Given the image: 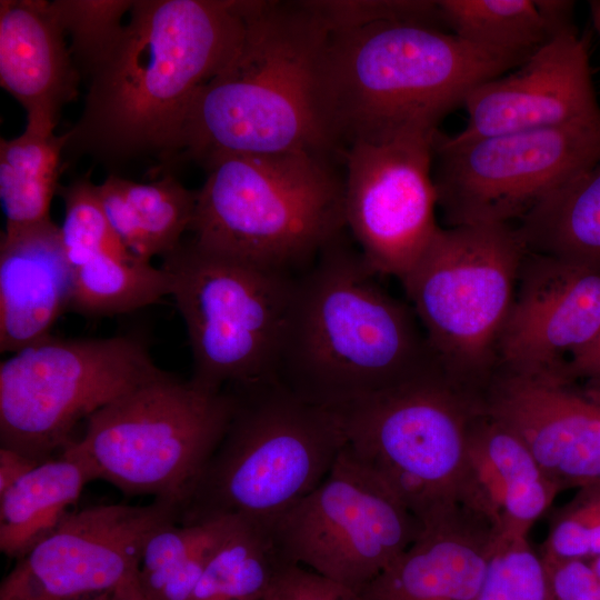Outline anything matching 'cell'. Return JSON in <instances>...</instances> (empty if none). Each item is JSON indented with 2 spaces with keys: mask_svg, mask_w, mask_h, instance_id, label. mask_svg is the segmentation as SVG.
<instances>
[{
  "mask_svg": "<svg viewBox=\"0 0 600 600\" xmlns=\"http://www.w3.org/2000/svg\"><path fill=\"white\" fill-rule=\"evenodd\" d=\"M91 481L89 467L66 449L40 462L0 494V551L22 558L73 511Z\"/></svg>",
  "mask_w": 600,
  "mask_h": 600,
  "instance_id": "cb8c5ba5",
  "label": "cell"
},
{
  "mask_svg": "<svg viewBox=\"0 0 600 600\" xmlns=\"http://www.w3.org/2000/svg\"><path fill=\"white\" fill-rule=\"evenodd\" d=\"M329 33L379 22H411L442 29L437 1H306Z\"/></svg>",
  "mask_w": 600,
  "mask_h": 600,
  "instance_id": "836d02e7",
  "label": "cell"
},
{
  "mask_svg": "<svg viewBox=\"0 0 600 600\" xmlns=\"http://www.w3.org/2000/svg\"><path fill=\"white\" fill-rule=\"evenodd\" d=\"M468 464V508L498 532L528 536L561 491L524 441L484 410L470 429Z\"/></svg>",
  "mask_w": 600,
  "mask_h": 600,
  "instance_id": "7402d4cb",
  "label": "cell"
},
{
  "mask_svg": "<svg viewBox=\"0 0 600 600\" xmlns=\"http://www.w3.org/2000/svg\"><path fill=\"white\" fill-rule=\"evenodd\" d=\"M73 268L52 220L0 238V351L16 353L50 337L70 306Z\"/></svg>",
  "mask_w": 600,
  "mask_h": 600,
  "instance_id": "44dd1931",
  "label": "cell"
},
{
  "mask_svg": "<svg viewBox=\"0 0 600 600\" xmlns=\"http://www.w3.org/2000/svg\"><path fill=\"white\" fill-rule=\"evenodd\" d=\"M542 562L553 600H600V584L588 559H542Z\"/></svg>",
  "mask_w": 600,
  "mask_h": 600,
  "instance_id": "d590c367",
  "label": "cell"
},
{
  "mask_svg": "<svg viewBox=\"0 0 600 600\" xmlns=\"http://www.w3.org/2000/svg\"><path fill=\"white\" fill-rule=\"evenodd\" d=\"M600 156V121L452 142L439 132L432 178L448 227L512 224Z\"/></svg>",
  "mask_w": 600,
  "mask_h": 600,
  "instance_id": "7c38bea8",
  "label": "cell"
},
{
  "mask_svg": "<svg viewBox=\"0 0 600 600\" xmlns=\"http://www.w3.org/2000/svg\"><path fill=\"white\" fill-rule=\"evenodd\" d=\"M343 237L296 277L274 379L337 409L398 386L439 360L411 306L386 291Z\"/></svg>",
  "mask_w": 600,
  "mask_h": 600,
  "instance_id": "7a4b0ae2",
  "label": "cell"
},
{
  "mask_svg": "<svg viewBox=\"0 0 600 600\" xmlns=\"http://www.w3.org/2000/svg\"><path fill=\"white\" fill-rule=\"evenodd\" d=\"M589 9L593 28L600 37V0L589 1Z\"/></svg>",
  "mask_w": 600,
  "mask_h": 600,
  "instance_id": "b9f144b4",
  "label": "cell"
},
{
  "mask_svg": "<svg viewBox=\"0 0 600 600\" xmlns=\"http://www.w3.org/2000/svg\"><path fill=\"white\" fill-rule=\"evenodd\" d=\"M464 128L452 142L600 121L588 43L578 30L559 33L511 71L466 98Z\"/></svg>",
  "mask_w": 600,
  "mask_h": 600,
  "instance_id": "e0dca14e",
  "label": "cell"
},
{
  "mask_svg": "<svg viewBox=\"0 0 600 600\" xmlns=\"http://www.w3.org/2000/svg\"><path fill=\"white\" fill-rule=\"evenodd\" d=\"M40 462L11 448L0 447V494Z\"/></svg>",
  "mask_w": 600,
  "mask_h": 600,
  "instance_id": "f35d334b",
  "label": "cell"
},
{
  "mask_svg": "<svg viewBox=\"0 0 600 600\" xmlns=\"http://www.w3.org/2000/svg\"><path fill=\"white\" fill-rule=\"evenodd\" d=\"M578 388L589 399L600 402V374L583 380V384Z\"/></svg>",
  "mask_w": 600,
  "mask_h": 600,
  "instance_id": "60d3db41",
  "label": "cell"
},
{
  "mask_svg": "<svg viewBox=\"0 0 600 600\" xmlns=\"http://www.w3.org/2000/svg\"><path fill=\"white\" fill-rule=\"evenodd\" d=\"M498 533L470 509L424 526L359 593L364 600H477Z\"/></svg>",
  "mask_w": 600,
  "mask_h": 600,
  "instance_id": "ffe728a7",
  "label": "cell"
},
{
  "mask_svg": "<svg viewBox=\"0 0 600 600\" xmlns=\"http://www.w3.org/2000/svg\"><path fill=\"white\" fill-rule=\"evenodd\" d=\"M600 584V556L591 557L588 559Z\"/></svg>",
  "mask_w": 600,
  "mask_h": 600,
  "instance_id": "7bdbcfd3",
  "label": "cell"
},
{
  "mask_svg": "<svg viewBox=\"0 0 600 600\" xmlns=\"http://www.w3.org/2000/svg\"><path fill=\"white\" fill-rule=\"evenodd\" d=\"M599 332L600 271L527 251L497 344L498 368L568 382L569 358Z\"/></svg>",
  "mask_w": 600,
  "mask_h": 600,
  "instance_id": "2e32d148",
  "label": "cell"
},
{
  "mask_svg": "<svg viewBox=\"0 0 600 600\" xmlns=\"http://www.w3.org/2000/svg\"><path fill=\"white\" fill-rule=\"evenodd\" d=\"M51 1H0V84L27 111L26 129L54 133L82 76Z\"/></svg>",
  "mask_w": 600,
  "mask_h": 600,
  "instance_id": "d6986e66",
  "label": "cell"
},
{
  "mask_svg": "<svg viewBox=\"0 0 600 600\" xmlns=\"http://www.w3.org/2000/svg\"><path fill=\"white\" fill-rule=\"evenodd\" d=\"M284 563L269 527L237 518L190 600H264Z\"/></svg>",
  "mask_w": 600,
  "mask_h": 600,
  "instance_id": "f1b7e54d",
  "label": "cell"
},
{
  "mask_svg": "<svg viewBox=\"0 0 600 600\" xmlns=\"http://www.w3.org/2000/svg\"><path fill=\"white\" fill-rule=\"evenodd\" d=\"M190 230L200 248L292 272L343 237L344 177L306 152L221 153L201 164Z\"/></svg>",
  "mask_w": 600,
  "mask_h": 600,
  "instance_id": "5b68a950",
  "label": "cell"
},
{
  "mask_svg": "<svg viewBox=\"0 0 600 600\" xmlns=\"http://www.w3.org/2000/svg\"><path fill=\"white\" fill-rule=\"evenodd\" d=\"M437 3L442 28L470 44L500 54L526 60L560 33L548 19L541 0H438Z\"/></svg>",
  "mask_w": 600,
  "mask_h": 600,
  "instance_id": "83f0119b",
  "label": "cell"
},
{
  "mask_svg": "<svg viewBox=\"0 0 600 600\" xmlns=\"http://www.w3.org/2000/svg\"><path fill=\"white\" fill-rule=\"evenodd\" d=\"M268 527L286 563L358 592L423 529L346 448L318 487Z\"/></svg>",
  "mask_w": 600,
  "mask_h": 600,
  "instance_id": "4fadbf2b",
  "label": "cell"
},
{
  "mask_svg": "<svg viewBox=\"0 0 600 600\" xmlns=\"http://www.w3.org/2000/svg\"><path fill=\"white\" fill-rule=\"evenodd\" d=\"M264 600H364L346 586L329 580L307 568L284 563Z\"/></svg>",
  "mask_w": 600,
  "mask_h": 600,
  "instance_id": "e575fe53",
  "label": "cell"
},
{
  "mask_svg": "<svg viewBox=\"0 0 600 600\" xmlns=\"http://www.w3.org/2000/svg\"><path fill=\"white\" fill-rule=\"evenodd\" d=\"M58 20L70 38V52L82 78L90 76L118 40L130 12V0L51 1Z\"/></svg>",
  "mask_w": 600,
  "mask_h": 600,
  "instance_id": "1f68e13d",
  "label": "cell"
},
{
  "mask_svg": "<svg viewBox=\"0 0 600 600\" xmlns=\"http://www.w3.org/2000/svg\"><path fill=\"white\" fill-rule=\"evenodd\" d=\"M484 412L516 432L562 489L600 482V402L574 383L497 368Z\"/></svg>",
  "mask_w": 600,
  "mask_h": 600,
  "instance_id": "ac0fdd59",
  "label": "cell"
},
{
  "mask_svg": "<svg viewBox=\"0 0 600 600\" xmlns=\"http://www.w3.org/2000/svg\"><path fill=\"white\" fill-rule=\"evenodd\" d=\"M249 1L134 0L129 21L88 80L64 154L111 173L151 158L172 173L197 91L236 52Z\"/></svg>",
  "mask_w": 600,
  "mask_h": 600,
  "instance_id": "6da1fadb",
  "label": "cell"
},
{
  "mask_svg": "<svg viewBox=\"0 0 600 600\" xmlns=\"http://www.w3.org/2000/svg\"><path fill=\"white\" fill-rule=\"evenodd\" d=\"M177 516L174 503L159 499L73 510L16 560L0 584V600H79L111 592L137 573L150 533Z\"/></svg>",
  "mask_w": 600,
  "mask_h": 600,
  "instance_id": "9a60e30c",
  "label": "cell"
},
{
  "mask_svg": "<svg viewBox=\"0 0 600 600\" xmlns=\"http://www.w3.org/2000/svg\"><path fill=\"white\" fill-rule=\"evenodd\" d=\"M584 521L590 540V558L600 556V482L579 488L569 502Z\"/></svg>",
  "mask_w": 600,
  "mask_h": 600,
  "instance_id": "8d00e7d4",
  "label": "cell"
},
{
  "mask_svg": "<svg viewBox=\"0 0 600 600\" xmlns=\"http://www.w3.org/2000/svg\"><path fill=\"white\" fill-rule=\"evenodd\" d=\"M328 39L306 1H249L236 52L189 107L177 166L221 153L340 156L322 112Z\"/></svg>",
  "mask_w": 600,
  "mask_h": 600,
  "instance_id": "3957f363",
  "label": "cell"
},
{
  "mask_svg": "<svg viewBox=\"0 0 600 600\" xmlns=\"http://www.w3.org/2000/svg\"><path fill=\"white\" fill-rule=\"evenodd\" d=\"M108 600H151L142 590L137 573L120 583L109 594Z\"/></svg>",
  "mask_w": 600,
  "mask_h": 600,
  "instance_id": "ab89813d",
  "label": "cell"
},
{
  "mask_svg": "<svg viewBox=\"0 0 600 600\" xmlns=\"http://www.w3.org/2000/svg\"><path fill=\"white\" fill-rule=\"evenodd\" d=\"M160 267L171 276L187 328L193 383L220 391L274 379L297 276L192 240L162 257Z\"/></svg>",
  "mask_w": 600,
  "mask_h": 600,
  "instance_id": "30bf717a",
  "label": "cell"
},
{
  "mask_svg": "<svg viewBox=\"0 0 600 600\" xmlns=\"http://www.w3.org/2000/svg\"><path fill=\"white\" fill-rule=\"evenodd\" d=\"M229 389L231 419L179 504V523L233 517L268 527L318 487L346 446L336 410L276 379Z\"/></svg>",
  "mask_w": 600,
  "mask_h": 600,
  "instance_id": "8992f818",
  "label": "cell"
},
{
  "mask_svg": "<svg viewBox=\"0 0 600 600\" xmlns=\"http://www.w3.org/2000/svg\"><path fill=\"white\" fill-rule=\"evenodd\" d=\"M109 594H110V592L103 593V594H98V596H94V597L84 598V599H79V600H108Z\"/></svg>",
  "mask_w": 600,
  "mask_h": 600,
  "instance_id": "ee69618b",
  "label": "cell"
},
{
  "mask_svg": "<svg viewBox=\"0 0 600 600\" xmlns=\"http://www.w3.org/2000/svg\"><path fill=\"white\" fill-rule=\"evenodd\" d=\"M171 290V276L162 267L133 254L103 253L73 269L69 309L90 318L112 317L157 303Z\"/></svg>",
  "mask_w": 600,
  "mask_h": 600,
  "instance_id": "f546056e",
  "label": "cell"
},
{
  "mask_svg": "<svg viewBox=\"0 0 600 600\" xmlns=\"http://www.w3.org/2000/svg\"><path fill=\"white\" fill-rule=\"evenodd\" d=\"M98 193L116 234L141 260L164 257L190 230L197 191L186 188L173 173L152 182L110 173L98 184Z\"/></svg>",
  "mask_w": 600,
  "mask_h": 600,
  "instance_id": "603a6c76",
  "label": "cell"
},
{
  "mask_svg": "<svg viewBox=\"0 0 600 600\" xmlns=\"http://www.w3.org/2000/svg\"><path fill=\"white\" fill-rule=\"evenodd\" d=\"M436 138L357 143L342 152L346 224L378 276L404 279L441 228L432 178Z\"/></svg>",
  "mask_w": 600,
  "mask_h": 600,
  "instance_id": "5bb4252c",
  "label": "cell"
},
{
  "mask_svg": "<svg viewBox=\"0 0 600 600\" xmlns=\"http://www.w3.org/2000/svg\"><path fill=\"white\" fill-rule=\"evenodd\" d=\"M564 374L570 383L600 374V332L591 342L571 354Z\"/></svg>",
  "mask_w": 600,
  "mask_h": 600,
  "instance_id": "74e56055",
  "label": "cell"
},
{
  "mask_svg": "<svg viewBox=\"0 0 600 600\" xmlns=\"http://www.w3.org/2000/svg\"><path fill=\"white\" fill-rule=\"evenodd\" d=\"M527 247L513 224L440 228L401 280L427 342L452 376L484 389Z\"/></svg>",
  "mask_w": 600,
  "mask_h": 600,
  "instance_id": "9c48e42d",
  "label": "cell"
},
{
  "mask_svg": "<svg viewBox=\"0 0 600 600\" xmlns=\"http://www.w3.org/2000/svg\"><path fill=\"white\" fill-rule=\"evenodd\" d=\"M66 132L39 133L26 129L0 140V198L6 229L36 226L50 218L52 198L60 188Z\"/></svg>",
  "mask_w": 600,
  "mask_h": 600,
  "instance_id": "484cf974",
  "label": "cell"
},
{
  "mask_svg": "<svg viewBox=\"0 0 600 600\" xmlns=\"http://www.w3.org/2000/svg\"><path fill=\"white\" fill-rule=\"evenodd\" d=\"M236 520L171 521L153 530L137 569L146 594L151 600H190L211 554Z\"/></svg>",
  "mask_w": 600,
  "mask_h": 600,
  "instance_id": "4316f807",
  "label": "cell"
},
{
  "mask_svg": "<svg viewBox=\"0 0 600 600\" xmlns=\"http://www.w3.org/2000/svg\"><path fill=\"white\" fill-rule=\"evenodd\" d=\"M477 600H553L528 536L499 532Z\"/></svg>",
  "mask_w": 600,
  "mask_h": 600,
  "instance_id": "d6a6232c",
  "label": "cell"
},
{
  "mask_svg": "<svg viewBox=\"0 0 600 600\" xmlns=\"http://www.w3.org/2000/svg\"><path fill=\"white\" fill-rule=\"evenodd\" d=\"M482 389L438 361L337 411L351 457L428 526L468 508V443Z\"/></svg>",
  "mask_w": 600,
  "mask_h": 600,
  "instance_id": "52a82bcc",
  "label": "cell"
},
{
  "mask_svg": "<svg viewBox=\"0 0 600 600\" xmlns=\"http://www.w3.org/2000/svg\"><path fill=\"white\" fill-rule=\"evenodd\" d=\"M523 61L421 23L329 33L321 69L328 136L341 157L357 143L436 137L476 87Z\"/></svg>",
  "mask_w": 600,
  "mask_h": 600,
  "instance_id": "277c9868",
  "label": "cell"
},
{
  "mask_svg": "<svg viewBox=\"0 0 600 600\" xmlns=\"http://www.w3.org/2000/svg\"><path fill=\"white\" fill-rule=\"evenodd\" d=\"M58 194L64 203L61 242L73 269L99 254H131L111 227L90 170L60 186Z\"/></svg>",
  "mask_w": 600,
  "mask_h": 600,
  "instance_id": "4dcf8cb0",
  "label": "cell"
},
{
  "mask_svg": "<svg viewBox=\"0 0 600 600\" xmlns=\"http://www.w3.org/2000/svg\"><path fill=\"white\" fill-rule=\"evenodd\" d=\"M233 408L229 388L207 390L166 372L93 413L83 434L64 449L94 480L179 507L221 441Z\"/></svg>",
  "mask_w": 600,
  "mask_h": 600,
  "instance_id": "ba28073f",
  "label": "cell"
},
{
  "mask_svg": "<svg viewBox=\"0 0 600 600\" xmlns=\"http://www.w3.org/2000/svg\"><path fill=\"white\" fill-rule=\"evenodd\" d=\"M166 372L136 336H50L0 364V447L42 462L74 440L81 421Z\"/></svg>",
  "mask_w": 600,
  "mask_h": 600,
  "instance_id": "8fae6325",
  "label": "cell"
},
{
  "mask_svg": "<svg viewBox=\"0 0 600 600\" xmlns=\"http://www.w3.org/2000/svg\"><path fill=\"white\" fill-rule=\"evenodd\" d=\"M516 227L528 251L600 271V156Z\"/></svg>",
  "mask_w": 600,
  "mask_h": 600,
  "instance_id": "d4e9b609",
  "label": "cell"
}]
</instances>
